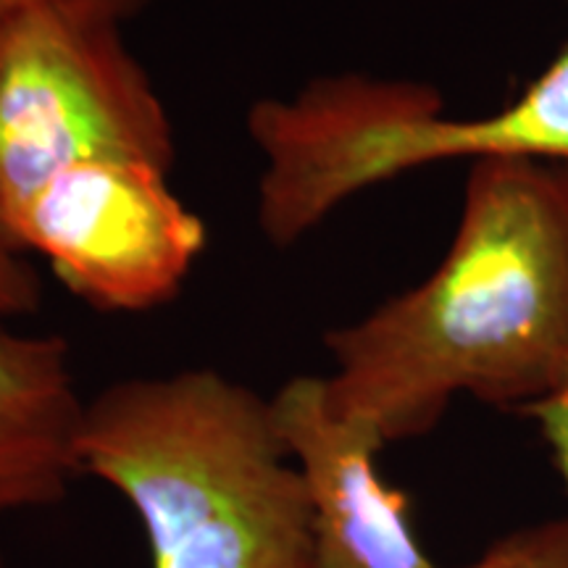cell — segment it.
<instances>
[{"instance_id": "obj_5", "label": "cell", "mask_w": 568, "mask_h": 568, "mask_svg": "<svg viewBox=\"0 0 568 568\" xmlns=\"http://www.w3.org/2000/svg\"><path fill=\"white\" fill-rule=\"evenodd\" d=\"M272 408L308 493L314 568H439L416 537L408 495L376 466L387 443L361 418L332 410L324 376H293Z\"/></svg>"}, {"instance_id": "obj_8", "label": "cell", "mask_w": 568, "mask_h": 568, "mask_svg": "<svg viewBox=\"0 0 568 568\" xmlns=\"http://www.w3.org/2000/svg\"><path fill=\"white\" fill-rule=\"evenodd\" d=\"M460 568H568V518L510 531Z\"/></svg>"}, {"instance_id": "obj_10", "label": "cell", "mask_w": 568, "mask_h": 568, "mask_svg": "<svg viewBox=\"0 0 568 568\" xmlns=\"http://www.w3.org/2000/svg\"><path fill=\"white\" fill-rule=\"evenodd\" d=\"M518 414L529 416L539 426V435L548 443L560 479L568 489V376L556 389H550L548 395L521 408Z\"/></svg>"}, {"instance_id": "obj_4", "label": "cell", "mask_w": 568, "mask_h": 568, "mask_svg": "<svg viewBox=\"0 0 568 568\" xmlns=\"http://www.w3.org/2000/svg\"><path fill=\"white\" fill-rule=\"evenodd\" d=\"M140 159L84 161L42 187L17 226V251L48 261L71 295L111 314H142L180 295L209 230Z\"/></svg>"}, {"instance_id": "obj_6", "label": "cell", "mask_w": 568, "mask_h": 568, "mask_svg": "<svg viewBox=\"0 0 568 568\" xmlns=\"http://www.w3.org/2000/svg\"><path fill=\"white\" fill-rule=\"evenodd\" d=\"M84 406L67 339L0 329V518L63 503L82 477Z\"/></svg>"}, {"instance_id": "obj_11", "label": "cell", "mask_w": 568, "mask_h": 568, "mask_svg": "<svg viewBox=\"0 0 568 568\" xmlns=\"http://www.w3.org/2000/svg\"><path fill=\"white\" fill-rule=\"evenodd\" d=\"M151 3L153 0H0V24L21 11L34 9V6H69V9L98 13V17L124 24V21L140 17Z\"/></svg>"}, {"instance_id": "obj_9", "label": "cell", "mask_w": 568, "mask_h": 568, "mask_svg": "<svg viewBox=\"0 0 568 568\" xmlns=\"http://www.w3.org/2000/svg\"><path fill=\"white\" fill-rule=\"evenodd\" d=\"M42 303L40 274L0 240V318L38 314Z\"/></svg>"}, {"instance_id": "obj_12", "label": "cell", "mask_w": 568, "mask_h": 568, "mask_svg": "<svg viewBox=\"0 0 568 568\" xmlns=\"http://www.w3.org/2000/svg\"><path fill=\"white\" fill-rule=\"evenodd\" d=\"M0 568H3V558H0Z\"/></svg>"}, {"instance_id": "obj_2", "label": "cell", "mask_w": 568, "mask_h": 568, "mask_svg": "<svg viewBox=\"0 0 568 568\" xmlns=\"http://www.w3.org/2000/svg\"><path fill=\"white\" fill-rule=\"evenodd\" d=\"M80 464L134 508L151 568H314L308 493L272 397L213 368L90 397Z\"/></svg>"}, {"instance_id": "obj_1", "label": "cell", "mask_w": 568, "mask_h": 568, "mask_svg": "<svg viewBox=\"0 0 568 568\" xmlns=\"http://www.w3.org/2000/svg\"><path fill=\"white\" fill-rule=\"evenodd\" d=\"M326 403L385 443L429 435L453 397L521 410L568 376V166L471 161L445 258L324 335Z\"/></svg>"}, {"instance_id": "obj_3", "label": "cell", "mask_w": 568, "mask_h": 568, "mask_svg": "<svg viewBox=\"0 0 568 568\" xmlns=\"http://www.w3.org/2000/svg\"><path fill=\"white\" fill-rule=\"evenodd\" d=\"M172 169L174 126L122 24L69 6H34L0 24V240L55 176L84 161ZM19 253V251H17Z\"/></svg>"}, {"instance_id": "obj_7", "label": "cell", "mask_w": 568, "mask_h": 568, "mask_svg": "<svg viewBox=\"0 0 568 568\" xmlns=\"http://www.w3.org/2000/svg\"><path fill=\"white\" fill-rule=\"evenodd\" d=\"M531 159L568 166V40L516 101L477 119L426 116L410 142V166L443 161Z\"/></svg>"}]
</instances>
